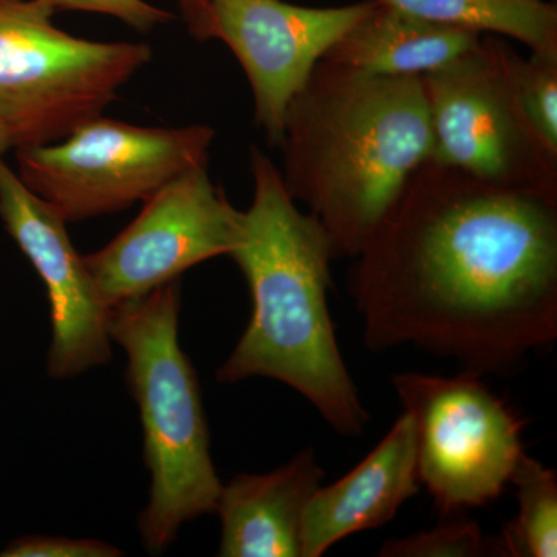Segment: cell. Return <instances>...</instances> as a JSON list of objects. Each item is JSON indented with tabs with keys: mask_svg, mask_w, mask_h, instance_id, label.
Wrapping results in <instances>:
<instances>
[{
	"mask_svg": "<svg viewBox=\"0 0 557 557\" xmlns=\"http://www.w3.org/2000/svg\"><path fill=\"white\" fill-rule=\"evenodd\" d=\"M355 259L372 350L413 346L483 375L557 338V197L426 160Z\"/></svg>",
	"mask_w": 557,
	"mask_h": 557,
	"instance_id": "1",
	"label": "cell"
},
{
	"mask_svg": "<svg viewBox=\"0 0 557 557\" xmlns=\"http://www.w3.org/2000/svg\"><path fill=\"white\" fill-rule=\"evenodd\" d=\"M285 188L327 234L333 258H357L431 157L421 76H384L322 60L285 115Z\"/></svg>",
	"mask_w": 557,
	"mask_h": 557,
	"instance_id": "2",
	"label": "cell"
},
{
	"mask_svg": "<svg viewBox=\"0 0 557 557\" xmlns=\"http://www.w3.org/2000/svg\"><path fill=\"white\" fill-rule=\"evenodd\" d=\"M251 207L230 258L251 292L247 330L218 380L270 379L299 392L339 434L355 437L369 421L346 368L330 318L332 245L325 231L292 199L281 170L252 146Z\"/></svg>",
	"mask_w": 557,
	"mask_h": 557,
	"instance_id": "3",
	"label": "cell"
},
{
	"mask_svg": "<svg viewBox=\"0 0 557 557\" xmlns=\"http://www.w3.org/2000/svg\"><path fill=\"white\" fill-rule=\"evenodd\" d=\"M180 281L110 309L109 335L126 351V383L145 431L149 500L138 531L160 553L190 520L215 512L222 483L196 370L178 341Z\"/></svg>",
	"mask_w": 557,
	"mask_h": 557,
	"instance_id": "4",
	"label": "cell"
},
{
	"mask_svg": "<svg viewBox=\"0 0 557 557\" xmlns=\"http://www.w3.org/2000/svg\"><path fill=\"white\" fill-rule=\"evenodd\" d=\"M40 0H0V123L14 150L49 145L102 115L153 58L148 44L78 38Z\"/></svg>",
	"mask_w": 557,
	"mask_h": 557,
	"instance_id": "5",
	"label": "cell"
},
{
	"mask_svg": "<svg viewBox=\"0 0 557 557\" xmlns=\"http://www.w3.org/2000/svg\"><path fill=\"white\" fill-rule=\"evenodd\" d=\"M208 124L137 126L102 115L49 145L16 149L17 175L65 222L116 214L208 164Z\"/></svg>",
	"mask_w": 557,
	"mask_h": 557,
	"instance_id": "6",
	"label": "cell"
},
{
	"mask_svg": "<svg viewBox=\"0 0 557 557\" xmlns=\"http://www.w3.org/2000/svg\"><path fill=\"white\" fill-rule=\"evenodd\" d=\"M502 36H482L453 64L421 76L429 160L500 188L557 197V156L520 106Z\"/></svg>",
	"mask_w": 557,
	"mask_h": 557,
	"instance_id": "7",
	"label": "cell"
},
{
	"mask_svg": "<svg viewBox=\"0 0 557 557\" xmlns=\"http://www.w3.org/2000/svg\"><path fill=\"white\" fill-rule=\"evenodd\" d=\"M416 434L417 472L443 515L483 507L511 482L525 420L475 373L392 376Z\"/></svg>",
	"mask_w": 557,
	"mask_h": 557,
	"instance_id": "8",
	"label": "cell"
},
{
	"mask_svg": "<svg viewBox=\"0 0 557 557\" xmlns=\"http://www.w3.org/2000/svg\"><path fill=\"white\" fill-rule=\"evenodd\" d=\"M242 219L244 211L231 205L203 164L143 201L137 219L84 262L110 310L201 262L230 256L239 244Z\"/></svg>",
	"mask_w": 557,
	"mask_h": 557,
	"instance_id": "9",
	"label": "cell"
},
{
	"mask_svg": "<svg viewBox=\"0 0 557 557\" xmlns=\"http://www.w3.org/2000/svg\"><path fill=\"white\" fill-rule=\"evenodd\" d=\"M375 0L336 9H309L282 0H209L212 39L240 62L255 100V120L278 146L285 115L318 62Z\"/></svg>",
	"mask_w": 557,
	"mask_h": 557,
	"instance_id": "10",
	"label": "cell"
},
{
	"mask_svg": "<svg viewBox=\"0 0 557 557\" xmlns=\"http://www.w3.org/2000/svg\"><path fill=\"white\" fill-rule=\"evenodd\" d=\"M0 219L46 284L50 302L49 375L75 379L112 357L110 310L70 240L67 222L0 159Z\"/></svg>",
	"mask_w": 557,
	"mask_h": 557,
	"instance_id": "11",
	"label": "cell"
},
{
	"mask_svg": "<svg viewBox=\"0 0 557 557\" xmlns=\"http://www.w3.org/2000/svg\"><path fill=\"white\" fill-rule=\"evenodd\" d=\"M420 486L413 424L403 412L358 467L314 491L304 512L300 557L322 556L351 534L386 525Z\"/></svg>",
	"mask_w": 557,
	"mask_h": 557,
	"instance_id": "12",
	"label": "cell"
},
{
	"mask_svg": "<svg viewBox=\"0 0 557 557\" xmlns=\"http://www.w3.org/2000/svg\"><path fill=\"white\" fill-rule=\"evenodd\" d=\"M324 471L317 454L300 450L269 474H240L222 486V557H300L304 512Z\"/></svg>",
	"mask_w": 557,
	"mask_h": 557,
	"instance_id": "13",
	"label": "cell"
},
{
	"mask_svg": "<svg viewBox=\"0 0 557 557\" xmlns=\"http://www.w3.org/2000/svg\"><path fill=\"white\" fill-rule=\"evenodd\" d=\"M482 36L375 0L368 16L351 27L324 60L375 75L423 76L453 64L478 47Z\"/></svg>",
	"mask_w": 557,
	"mask_h": 557,
	"instance_id": "14",
	"label": "cell"
},
{
	"mask_svg": "<svg viewBox=\"0 0 557 557\" xmlns=\"http://www.w3.org/2000/svg\"><path fill=\"white\" fill-rule=\"evenodd\" d=\"M423 20L557 50V9L548 0H381Z\"/></svg>",
	"mask_w": 557,
	"mask_h": 557,
	"instance_id": "15",
	"label": "cell"
},
{
	"mask_svg": "<svg viewBox=\"0 0 557 557\" xmlns=\"http://www.w3.org/2000/svg\"><path fill=\"white\" fill-rule=\"evenodd\" d=\"M509 485L518 487L519 516L505 528L507 556H557V475L523 454Z\"/></svg>",
	"mask_w": 557,
	"mask_h": 557,
	"instance_id": "16",
	"label": "cell"
},
{
	"mask_svg": "<svg viewBox=\"0 0 557 557\" xmlns=\"http://www.w3.org/2000/svg\"><path fill=\"white\" fill-rule=\"evenodd\" d=\"M508 67L520 106L557 156V50L531 51L525 60L511 47Z\"/></svg>",
	"mask_w": 557,
	"mask_h": 557,
	"instance_id": "17",
	"label": "cell"
},
{
	"mask_svg": "<svg viewBox=\"0 0 557 557\" xmlns=\"http://www.w3.org/2000/svg\"><path fill=\"white\" fill-rule=\"evenodd\" d=\"M383 557L507 556L502 539L486 537L471 520H450L405 539H391L380 549Z\"/></svg>",
	"mask_w": 557,
	"mask_h": 557,
	"instance_id": "18",
	"label": "cell"
},
{
	"mask_svg": "<svg viewBox=\"0 0 557 557\" xmlns=\"http://www.w3.org/2000/svg\"><path fill=\"white\" fill-rule=\"evenodd\" d=\"M57 10L87 11L115 17L139 33L156 30L174 20L171 11L152 5L148 0H40Z\"/></svg>",
	"mask_w": 557,
	"mask_h": 557,
	"instance_id": "19",
	"label": "cell"
},
{
	"mask_svg": "<svg viewBox=\"0 0 557 557\" xmlns=\"http://www.w3.org/2000/svg\"><path fill=\"white\" fill-rule=\"evenodd\" d=\"M120 548L98 539H72L53 536H25L11 541L2 557H116Z\"/></svg>",
	"mask_w": 557,
	"mask_h": 557,
	"instance_id": "20",
	"label": "cell"
},
{
	"mask_svg": "<svg viewBox=\"0 0 557 557\" xmlns=\"http://www.w3.org/2000/svg\"><path fill=\"white\" fill-rule=\"evenodd\" d=\"M190 35L199 40L212 39L211 21H209V0H178Z\"/></svg>",
	"mask_w": 557,
	"mask_h": 557,
	"instance_id": "21",
	"label": "cell"
},
{
	"mask_svg": "<svg viewBox=\"0 0 557 557\" xmlns=\"http://www.w3.org/2000/svg\"><path fill=\"white\" fill-rule=\"evenodd\" d=\"M11 149H14V146L13 141H11L9 131L0 123V159H3V156L10 152Z\"/></svg>",
	"mask_w": 557,
	"mask_h": 557,
	"instance_id": "22",
	"label": "cell"
}]
</instances>
